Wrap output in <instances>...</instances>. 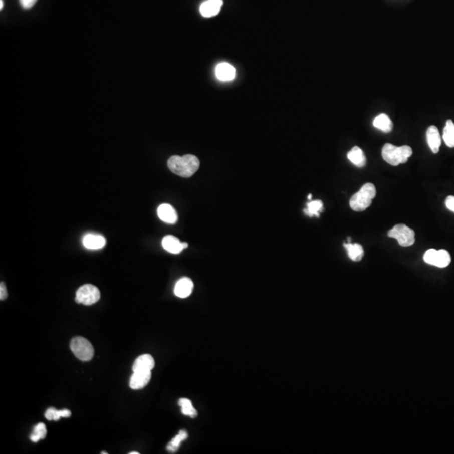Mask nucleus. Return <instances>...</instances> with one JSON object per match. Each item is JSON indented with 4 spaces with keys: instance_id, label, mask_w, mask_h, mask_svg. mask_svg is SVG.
<instances>
[{
    "instance_id": "nucleus-1",
    "label": "nucleus",
    "mask_w": 454,
    "mask_h": 454,
    "mask_svg": "<svg viewBox=\"0 0 454 454\" xmlns=\"http://www.w3.org/2000/svg\"><path fill=\"white\" fill-rule=\"evenodd\" d=\"M199 160L193 155L183 157L172 156L167 161V167L171 172L183 178H190L199 168Z\"/></svg>"
},
{
    "instance_id": "nucleus-2",
    "label": "nucleus",
    "mask_w": 454,
    "mask_h": 454,
    "mask_svg": "<svg viewBox=\"0 0 454 454\" xmlns=\"http://www.w3.org/2000/svg\"><path fill=\"white\" fill-rule=\"evenodd\" d=\"M412 149L409 146H395L387 143L382 149V157L392 166H398L407 162L412 155Z\"/></svg>"
},
{
    "instance_id": "nucleus-3",
    "label": "nucleus",
    "mask_w": 454,
    "mask_h": 454,
    "mask_svg": "<svg viewBox=\"0 0 454 454\" xmlns=\"http://www.w3.org/2000/svg\"><path fill=\"white\" fill-rule=\"evenodd\" d=\"M375 196L376 188L373 183H366L358 193L352 195L350 199V207L354 211H363L370 206Z\"/></svg>"
},
{
    "instance_id": "nucleus-4",
    "label": "nucleus",
    "mask_w": 454,
    "mask_h": 454,
    "mask_svg": "<svg viewBox=\"0 0 454 454\" xmlns=\"http://www.w3.org/2000/svg\"><path fill=\"white\" fill-rule=\"evenodd\" d=\"M71 350L77 358L82 361L91 360L94 354V349L91 342L84 337H76L71 341Z\"/></svg>"
},
{
    "instance_id": "nucleus-5",
    "label": "nucleus",
    "mask_w": 454,
    "mask_h": 454,
    "mask_svg": "<svg viewBox=\"0 0 454 454\" xmlns=\"http://www.w3.org/2000/svg\"><path fill=\"white\" fill-rule=\"evenodd\" d=\"M388 236L395 238L401 247H410L415 243V232L404 224L394 225L388 232Z\"/></svg>"
},
{
    "instance_id": "nucleus-6",
    "label": "nucleus",
    "mask_w": 454,
    "mask_h": 454,
    "mask_svg": "<svg viewBox=\"0 0 454 454\" xmlns=\"http://www.w3.org/2000/svg\"><path fill=\"white\" fill-rule=\"evenodd\" d=\"M100 292L96 286L92 285H84L79 288L76 293V302L83 304L84 306H91L99 301Z\"/></svg>"
},
{
    "instance_id": "nucleus-7",
    "label": "nucleus",
    "mask_w": 454,
    "mask_h": 454,
    "mask_svg": "<svg viewBox=\"0 0 454 454\" xmlns=\"http://www.w3.org/2000/svg\"><path fill=\"white\" fill-rule=\"evenodd\" d=\"M424 261L426 264L438 268H446L451 263V256L448 252L444 249L436 250V249H429L424 254Z\"/></svg>"
},
{
    "instance_id": "nucleus-8",
    "label": "nucleus",
    "mask_w": 454,
    "mask_h": 454,
    "mask_svg": "<svg viewBox=\"0 0 454 454\" xmlns=\"http://www.w3.org/2000/svg\"><path fill=\"white\" fill-rule=\"evenodd\" d=\"M162 244L165 250L172 254H180L188 246V243H182L179 239L171 235L166 236L162 239Z\"/></svg>"
},
{
    "instance_id": "nucleus-9",
    "label": "nucleus",
    "mask_w": 454,
    "mask_h": 454,
    "mask_svg": "<svg viewBox=\"0 0 454 454\" xmlns=\"http://www.w3.org/2000/svg\"><path fill=\"white\" fill-rule=\"evenodd\" d=\"M151 378V371H135L130 379V387L132 389H143Z\"/></svg>"
},
{
    "instance_id": "nucleus-10",
    "label": "nucleus",
    "mask_w": 454,
    "mask_h": 454,
    "mask_svg": "<svg viewBox=\"0 0 454 454\" xmlns=\"http://www.w3.org/2000/svg\"><path fill=\"white\" fill-rule=\"evenodd\" d=\"M222 6L223 0H207L201 5L199 11L204 17L209 18L217 16L219 13Z\"/></svg>"
},
{
    "instance_id": "nucleus-11",
    "label": "nucleus",
    "mask_w": 454,
    "mask_h": 454,
    "mask_svg": "<svg viewBox=\"0 0 454 454\" xmlns=\"http://www.w3.org/2000/svg\"><path fill=\"white\" fill-rule=\"evenodd\" d=\"M426 141L428 146L431 149L434 154L438 153L439 149L441 146V137L439 133L438 129L435 125H431L426 131Z\"/></svg>"
},
{
    "instance_id": "nucleus-12",
    "label": "nucleus",
    "mask_w": 454,
    "mask_h": 454,
    "mask_svg": "<svg viewBox=\"0 0 454 454\" xmlns=\"http://www.w3.org/2000/svg\"><path fill=\"white\" fill-rule=\"evenodd\" d=\"M157 215L161 220L168 224H175L178 221V214L170 204H161L157 209Z\"/></svg>"
},
{
    "instance_id": "nucleus-13",
    "label": "nucleus",
    "mask_w": 454,
    "mask_h": 454,
    "mask_svg": "<svg viewBox=\"0 0 454 454\" xmlns=\"http://www.w3.org/2000/svg\"><path fill=\"white\" fill-rule=\"evenodd\" d=\"M193 290V281L188 278H183L175 285L174 294L179 298H187L192 294Z\"/></svg>"
},
{
    "instance_id": "nucleus-14",
    "label": "nucleus",
    "mask_w": 454,
    "mask_h": 454,
    "mask_svg": "<svg viewBox=\"0 0 454 454\" xmlns=\"http://www.w3.org/2000/svg\"><path fill=\"white\" fill-rule=\"evenodd\" d=\"M83 244L87 249L98 250L105 247L106 239L103 236L97 234H87L83 239Z\"/></svg>"
},
{
    "instance_id": "nucleus-15",
    "label": "nucleus",
    "mask_w": 454,
    "mask_h": 454,
    "mask_svg": "<svg viewBox=\"0 0 454 454\" xmlns=\"http://www.w3.org/2000/svg\"><path fill=\"white\" fill-rule=\"evenodd\" d=\"M155 366L154 358L149 354H143L136 358L134 362L133 372L135 371H151Z\"/></svg>"
},
{
    "instance_id": "nucleus-16",
    "label": "nucleus",
    "mask_w": 454,
    "mask_h": 454,
    "mask_svg": "<svg viewBox=\"0 0 454 454\" xmlns=\"http://www.w3.org/2000/svg\"><path fill=\"white\" fill-rule=\"evenodd\" d=\"M236 70L233 66L228 63H220L217 66L216 76L221 81H230L235 78Z\"/></svg>"
},
{
    "instance_id": "nucleus-17",
    "label": "nucleus",
    "mask_w": 454,
    "mask_h": 454,
    "mask_svg": "<svg viewBox=\"0 0 454 454\" xmlns=\"http://www.w3.org/2000/svg\"><path fill=\"white\" fill-rule=\"evenodd\" d=\"M347 158L352 164L355 165L358 167H363L366 165L365 155L363 153V150L358 146H354L351 151L347 153Z\"/></svg>"
},
{
    "instance_id": "nucleus-18",
    "label": "nucleus",
    "mask_w": 454,
    "mask_h": 454,
    "mask_svg": "<svg viewBox=\"0 0 454 454\" xmlns=\"http://www.w3.org/2000/svg\"><path fill=\"white\" fill-rule=\"evenodd\" d=\"M373 125L375 128L384 131L385 133H389L393 129V123L390 118L385 114H380L373 120Z\"/></svg>"
},
{
    "instance_id": "nucleus-19",
    "label": "nucleus",
    "mask_w": 454,
    "mask_h": 454,
    "mask_svg": "<svg viewBox=\"0 0 454 454\" xmlns=\"http://www.w3.org/2000/svg\"><path fill=\"white\" fill-rule=\"evenodd\" d=\"M343 245H344L345 248L347 249L348 257L352 259V261L359 262L362 260L363 258V254H364V251H363V247L360 244H358V243L352 244L351 243H344Z\"/></svg>"
},
{
    "instance_id": "nucleus-20",
    "label": "nucleus",
    "mask_w": 454,
    "mask_h": 454,
    "mask_svg": "<svg viewBox=\"0 0 454 454\" xmlns=\"http://www.w3.org/2000/svg\"><path fill=\"white\" fill-rule=\"evenodd\" d=\"M442 139L446 146L450 148L454 147V124L452 120H448L443 129Z\"/></svg>"
},
{
    "instance_id": "nucleus-21",
    "label": "nucleus",
    "mask_w": 454,
    "mask_h": 454,
    "mask_svg": "<svg viewBox=\"0 0 454 454\" xmlns=\"http://www.w3.org/2000/svg\"><path fill=\"white\" fill-rule=\"evenodd\" d=\"M71 415H72V413L70 410H58L55 408H49V409H47L45 416L48 420H60L62 417H70Z\"/></svg>"
},
{
    "instance_id": "nucleus-22",
    "label": "nucleus",
    "mask_w": 454,
    "mask_h": 454,
    "mask_svg": "<svg viewBox=\"0 0 454 454\" xmlns=\"http://www.w3.org/2000/svg\"><path fill=\"white\" fill-rule=\"evenodd\" d=\"M323 211V203L321 200H314L309 202L304 212L310 217L316 215V217H320V213Z\"/></svg>"
},
{
    "instance_id": "nucleus-23",
    "label": "nucleus",
    "mask_w": 454,
    "mask_h": 454,
    "mask_svg": "<svg viewBox=\"0 0 454 454\" xmlns=\"http://www.w3.org/2000/svg\"><path fill=\"white\" fill-rule=\"evenodd\" d=\"M178 405L182 408V412L183 415H188L190 417L194 418L197 415L195 408L193 407V404L190 399L182 398L178 400Z\"/></svg>"
},
{
    "instance_id": "nucleus-24",
    "label": "nucleus",
    "mask_w": 454,
    "mask_h": 454,
    "mask_svg": "<svg viewBox=\"0 0 454 454\" xmlns=\"http://www.w3.org/2000/svg\"><path fill=\"white\" fill-rule=\"evenodd\" d=\"M188 437V432L184 431V430H182V431H179V433L175 436L174 438L172 439V441H170L168 446H167V450L172 452H175L177 451L179 446H180L181 442L184 441L185 439H187Z\"/></svg>"
},
{
    "instance_id": "nucleus-25",
    "label": "nucleus",
    "mask_w": 454,
    "mask_h": 454,
    "mask_svg": "<svg viewBox=\"0 0 454 454\" xmlns=\"http://www.w3.org/2000/svg\"><path fill=\"white\" fill-rule=\"evenodd\" d=\"M47 427H46V425L44 423H39L37 425H35L34 429H33V432H32V435L30 436V438L32 440L33 442H37L39 441L40 440L42 439H44L47 436Z\"/></svg>"
},
{
    "instance_id": "nucleus-26",
    "label": "nucleus",
    "mask_w": 454,
    "mask_h": 454,
    "mask_svg": "<svg viewBox=\"0 0 454 454\" xmlns=\"http://www.w3.org/2000/svg\"><path fill=\"white\" fill-rule=\"evenodd\" d=\"M37 0H20L21 6L26 10H29L34 6L35 4L37 3Z\"/></svg>"
},
{
    "instance_id": "nucleus-27",
    "label": "nucleus",
    "mask_w": 454,
    "mask_h": 454,
    "mask_svg": "<svg viewBox=\"0 0 454 454\" xmlns=\"http://www.w3.org/2000/svg\"><path fill=\"white\" fill-rule=\"evenodd\" d=\"M446 208L454 213V196H448L445 200Z\"/></svg>"
},
{
    "instance_id": "nucleus-28",
    "label": "nucleus",
    "mask_w": 454,
    "mask_h": 454,
    "mask_svg": "<svg viewBox=\"0 0 454 454\" xmlns=\"http://www.w3.org/2000/svg\"><path fill=\"white\" fill-rule=\"evenodd\" d=\"M7 296H8L7 289H6V285H5V283L2 282L1 283V285H0V300H6Z\"/></svg>"
},
{
    "instance_id": "nucleus-29",
    "label": "nucleus",
    "mask_w": 454,
    "mask_h": 454,
    "mask_svg": "<svg viewBox=\"0 0 454 454\" xmlns=\"http://www.w3.org/2000/svg\"><path fill=\"white\" fill-rule=\"evenodd\" d=\"M4 7V1L3 0H0V10H2Z\"/></svg>"
},
{
    "instance_id": "nucleus-30",
    "label": "nucleus",
    "mask_w": 454,
    "mask_h": 454,
    "mask_svg": "<svg viewBox=\"0 0 454 454\" xmlns=\"http://www.w3.org/2000/svg\"><path fill=\"white\" fill-rule=\"evenodd\" d=\"M351 240H352V238L348 237V238H347V243H351Z\"/></svg>"
},
{
    "instance_id": "nucleus-31",
    "label": "nucleus",
    "mask_w": 454,
    "mask_h": 454,
    "mask_svg": "<svg viewBox=\"0 0 454 454\" xmlns=\"http://www.w3.org/2000/svg\"><path fill=\"white\" fill-rule=\"evenodd\" d=\"M131 454H139V452L138 451H132V452H131Z\"/></svg>"
},
{
    "instance_id": "nucleus-32",
    "label": "nucleus",
    "mask_w": 454,
    "mask_h": 454,
    "mask_svg": "<svg viewBox=\"0 0 454 454\" xmlns=\"http://www.w3.org/2000/svg\"><path fill=\"white\" fill-rule=\"evenodd\" d=\"M308 198L309 199H311V194H309Z\"/></svg>"
}]
</instances>
